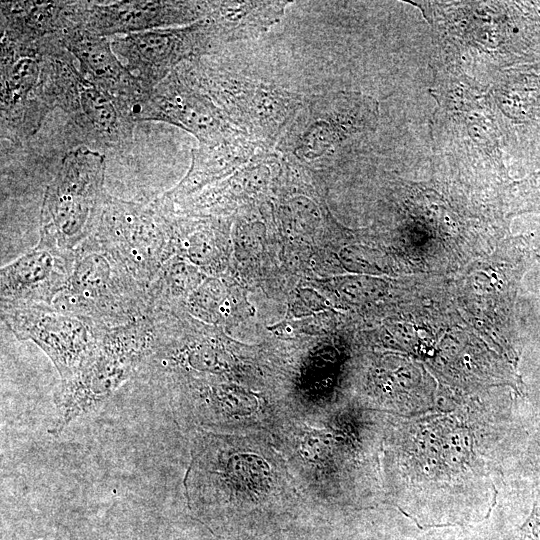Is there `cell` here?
I'll return each mask as SVG.
<instances>
[{"instance_id": "7c38bea8", "label": "cell", "mask_w": 540, "mask_h": 540, "mask_svg": "<svg viewBox=\"0 0 540 540\" xmlns=\"http://www.w3.org/2000/svg\"><path fill=\"white\" fill-rule=\"evenodd\" d=\"M160 121L177 126L200 144H215L236 131L215 103L177 67L144 99L138 122Z\"/></svg>"}, {"instance_id": "52a82bcc", "label": "cell", "mask_w": 540, "mask_h": 540, "mask_svg": "<svg viewBox=\"0 0 540 540\" xmlns=\"http://www.w3.org/2000/svg\"><path fill=\"white\" fill-rule=\"evenodd\" d=\"M92 235L147 287L174 253L168 216L155 200L139 203L109 195Z\"/></svg>"}, {"instance_id": "ac0fdd59", "label": "cell", "mask_w": 540, "mask_h": 540, "mask_svg": "<svg viewBox=\"0 0 540 540\" xmlns=\"http://www.w3.org/2000/svg\"><path fill=\"white\" fill-rule=\"evenodd\" d=\"M287 4V1H209L205 19L223 45L267 31L280 21Z\"/></svg>"}, {"instance_id": "8fae6325", "label": "cell", "mask_w": 540, "mask_h": 540, "mask_svg": "<svg viewBox=\"0 0 540 540\" xmlns=\"http://www.w3.org/2000/svg\"><path fill=\"white\" fill-rule=\"evenodd\" d=\"M209 1H76L74 28L101 37L186 26L205 19Z\"/></svg>"}, {"instance_id": "30bf717a", "label": "cell", "mask_w": 540, "mask_h": 540, "mask_svg": "<svg viewBox=\"0 0 540 540\" xmlns=\"http://www.w3.org/2000/svg\"><path fill=\"white\" fill-rule=\"evenodd\" d=\"M111 45L148 91H153L182 63L210 56L222 47L213 27L205 19L186 26L116 37Z\"/></svg>"}, {"instance_id": "e0dca14e", "label": "cell", "mask_w": 540, "mask_h": 540, "mask_svg": "<svg viewBox=\"0 0 540 540\" xmlns=\"http://www.w3.org/2000/svg\"><path fill=\"white\" fill-rule=\"evenodd\" d=\"M76 1H2L1 34L37 41L73 28Z\"/></svg>"}, {"instance_id": "4fadbf2b", "label": "cell", "mask_w": 540, "mask_h": 540, "mask_svg": "<svg viewBox=\"0 0 540 540\" xmlns=\"http://www.w3.org/2000/svg\"><path fill=\"white\" fill-rule=\"evenodd\" d=\"M73 262L74 251L40 238L33 249L1 268V303L52 305L68 282Z\"/></svg>"}, {"instance_id": "7a4b0ae2", "label": "cell", "mask_w": 540, "mask_h": 540, "mask_svg": "<svg viewBox=\"0 0 540 540\" xmlns=\"http://www.w3.org/2000/svg\"><path fill=\"white\" fill-rule=\"evenodd\" d=\"M52 306L106 328L137 321L151 312L148 287L93 235L74 250L70 277Z\"/></svg>"}, {"instance_id": "2e32d148", "label": "cell", "mask_w": 540, "mask_h": 540, "mask_svg": "<svg viewBox=\"0 0 540 540\" xmlns=\"http://www.w3.org/2000/svg\"><path fill=\"white\" fill-rule=\"evenodd\" d=\"M283 156L274 148L259 151L226 180L217 181L195 195L172 206H159L167 214L203 215L219 213L242 198L265 190L269 180L282 169Z\"/></svg>"}, {"instance_id": "9a60e30c", "label": "cell", "mask_w": 540, "mask_h": 540, "mask_svg": "<svg viewBox=\"0 0 540 540\" xmlns=\"http://www.w3.org/2000/svg\"><path fill=\"white\" fill-rule=\"evenodd\" d=\"M267 147L240 130L215 144H200L191 150V165L185 177L156 198L165 206L177 204L205 187L230 176Z\"/></svg>"}, {"instance_id": "8992f818", "label": "cell", "mask_w": 540, "mask_h": 540, "mask_svg": "<svg viewBox=\"0 0 540 540\" xmlns=\"http://www.w3.org/2000/svg\"><path fill=\"white\" fill-rule=\"evenodd\" d=\"M377 102L356 92L313 95L304 102L275 149L303 164L331 157L352 136L372 129Z\"/></svg>"}, {"instance_id": "3957f363", "label": "cell", "mask_w": 540, "mask_h": 540, "mask_svg": "<svg viewBox=\"0 0 540 540\" xmlns=\"http://www.w3.org/2000/svg\"><path fill=\"white\" fill-rule=\"evenodd\" d=\"M185 72L235 128L270 148L276 147L305 99L276 84L248 79L206 57L186 63Z\"/></svg>"}, {"instance_id": "5b68a950", "label": "cell", "mask_w": 540, "mask_h": 540, "mask_svg": "<svg viewBox=\"0 0 540 540\" xmlns=\"http://www.w3.org/2000/svg\"><path fill=\"white\" fill-rule=\"evenodd\" d=\"M60 34L37 41L1 34V138L21 143L32 137L54 109L51 56Z\"/></svg>"}, {"instance_id": "ffe728a7", "label": "cell", "mask_w": 540, "mask_h": 540, "mask_svg": "<svg viewBox=\"0 0 540 540\" xmlns=\"http://www.w3.org/2000/svg\"><path fill=\"white\" fill-rule=\"evenodd\" d=\"M529 453L532 455L536 467L540 471V428L533 438Z\"/></svg>"}, {"instance_id": "6da1fadb", "label": "cell", "mask_w": 540, "mask_h": 540, "mask_svg": "<svg viewBox=\"0 0 540 540\" xmlns=\"http://www.w3.org/2000/svg\"><path fill=\"white\" fill-rule=\"evenodd\" d=\"M154 338L150 314L107 329L92 358L56 388L49 433L59 435L73 420L101 407L124 382L136 378L152 352Z\"/></svg>"}, {"instance_id": "9c48e42d", "label": "cell", "mask_w": 540, "mask_h": 540, "mask_svg": "<svg viewBox=\"0 0 540 540\" xmlns=\"http://www.w3.org/2000/svg\"><path fill=\"white\" fill-rule=\"evenodd\" d=\"M73 60L62 45L52 54L50 89L54 108L69 116L88 145L120 151L130 147L136 124L123 114L114 98L80 73Z\"/></svg>"}, {"instance_id": "5bb4252c", "label": "cell", "mask_w": 540, "mask_h": 540, "mask_svg": "<svg viewBox=\"0 0 540 540\" xmlns=\"http://www.w3.org/2000/svg\"><path fill=\"white\" fill-rule=\"evenodd\" d=\"M62 46L78 61L80 73L110 95L133 123L136 108L151 91L119 60L106 37L71 28L60 34ZM136 124V123H135Z\"/></svg>"}, {"instance_id": "277c9868", "label": "cell", "mask_w": 540, "mask_h": 540, "mask_svg": "<svg viewBox=\"0 0 540 540\" xmlns=\"http://www.w3.org/2000/svg\"><path fill=\"white\" fill-rule=\"evenodd\" d=\"M105 155L85 146L65 155L47 185L40 214V238L74 251L95 231L109 194Z\"/></svg>"}, {"instance_id": "d6986e66", "label": "cell", "mask_w": 540, "mask_h": 540, "mask_svg": "<svg viewBox=\"0 0 540 540\" xmlns=\"http://www.w3.org/2000/svg\"><path fill=\"white\" fill-rule=\"evenodd\" d=\"M510 540H540V487L537 490L530 514L513 533Z\"/></svg>"}, {"instance_id": "ba28073f", "label": "cell", "mask_w": 540, "mask_h": 540, "mask_svg": "<svg viewBox=\"0 0 540 540\" xmlns=\"http://www.w3.org/2000/svg\"><path fill=\"white\" fill-rule=\"evenodd\" d=\"M1 320L18 340H30L50 358L61 380L92 358L107 331L90 318L52 305L1 303Z\"/></svg>"}]
</instances>
